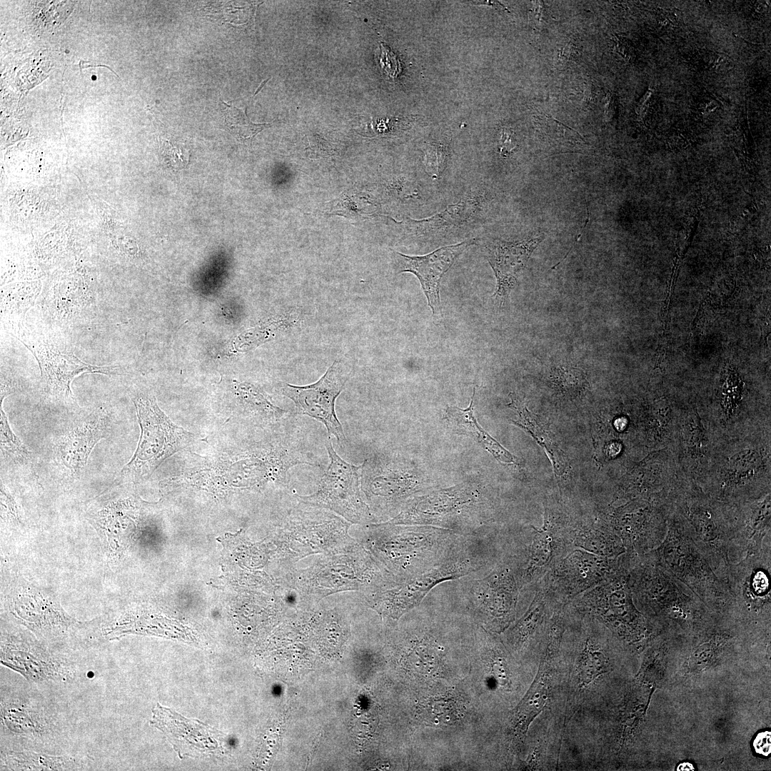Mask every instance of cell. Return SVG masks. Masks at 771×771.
I'll use <instances>...</instances> for the list:
<instances>
[{
  "label": "cell",
  "mask_w": 771,
  "mask_h": 771,
  "mask_svg": "<svg viewBox=\"0 0 771 771\" xmlns=\"http://www.w3.org/2000/svg\"><path fill=\"white\" fill-rule=\"evenodd\" d=\"M369 536L373 558L394 583L423 573L463 552L464 535L431 525L389 523Z\"/></svg>",
  "instance_id": "277c9868"
},
{
  "label": "cell",
  "mask_w": 771,
  "mask_h": 771,
  "mask_svg": "<svg viewBox=\"0 0 771 771\" xmlns=\"http://www.w3.org/2000/svg\"><path fill=\"white\" fill-rule=\"evenodd\" d=\"M350 373L335 361L316 383L307 386L285 383L283 395L295 404L296 413L322 423L329 435H333L340 445L346 443L343 426L335 410L336 398L341 393Z\"/></svg>",
  "instance_id": "ac0fdd59"
},
{
  "label": "cell",
  "mask_w": 771,
  "mask_h": 771,
  "mask_svg": "<svg viewBox=\"0 0 771 771\" xmlns=\"http://www.w3.org/2000/svg\"><path fill=\"white\" fill-rule=\"evenodd\" d=\"M570 545L597 555L615 558L626 552L620 538L603 520L575 522L570 531Z\"/></svg>",
  "instance_id": "4316f807"
},
{
  "label": "cell",
  "mask_w": 771,
  "mask_h": 771,
  "mask_svg": "<svg viewBox=\"0 0 771 771\" xmlns=\"http://www.w3.org/2000/svg\"><path fill=\"white\" fill-rule=\"evenodd\" d=\"M0 402V443L1 455L19 465H26L31 460L32 453L14 434Z\"/></svg>",
  "instance_id": "d6a6232c"
},
{
  "label": "cell",
  "mask_w": 771,
  "mask_h": 771,
  "mask_svg": "<svg viewBox=\"0 0 771 771\" xmlns=\"http://www.w3.org/2000/svg\"><path fill=\"white\" fill-rule=\"evenodd\" d=\"M628 570L625 569L578 595L566 603L568 608L576 615L600 618L626 640L642 638L649 626L635 604L628 583Z\"/></svg>",
  "instance_id": "30bf717a"
},
{
  "label": "cell",
  "mask_w": 771,
  "mask_h": 771,
  "mask_svg": "<svg viewBox=\"0 0 771 771\" xmlns=\"http://www.w3.org/2000/svg\"><path fill=\"white\" fill-rule=\"evenodd\" d=\"M606 100H607V101H606V104H605V112L606 114V116H609L610 114H612L615 111V99L611 95H608V99Z\"/></svg>",
  "instance_id": "ee69618b"
},
{
  "label": "cell",
  "mask_w": 771,
  "mask_h": 771,
  "mask_svg": "<svg viewBox=\"0 0 771 771\" xmlns=\"http://www.w3.org/2000/svg\"><path fill=\"white\" fill-rule=\"evenodd\" d=\"M628 583L635 605L654 616L689 620L707 607L691 590L661 567L651 551L633 554Z\"/></svg>",
  "instance_id": "ba28073f"
},
{
  "label": "cell",
  "mask_w": 771,
  "mask_h": 771,
  "mask_svg": "<svg viewBox=\"0 0 771 771\" xmlns=\"http://www.w3.org/2000/svg\"><path fill=\"white\" fill-rule=\"evenodd\" d=\"M574 523L563 513L545 505L542 526L529 525L527 533L513 539L510 549L502 559L512 569L520 591L535 589L549 570L573 550L570 531Z\"/></svg>",
  "instance_id": "8992f818"
},
{
  "label": "cell",
  "mask_w": 771,
  "mask_h": 771,
  "mask_svg": "<svg viewBox=\"0 0 771 771\" xmlns=\"http://www.w3.org/2000/svg\"><path fill=\"white\" fill-rule=\"evenodd\" d=\"M532 14L534 23L540 26L545 20V9L543 1H535L531 2Z\"/></svg>",
  "instance_id": "b9f144b4"
},
{
  "label": "cell",
  "mask_w": 771,
  "mask_h": 771,
  "mask_svg": "<svg viewBox=\"0 0 771 771\" xmlns=\"http://www.w3.org/2000/svg\"><path fill=\"white\" fill-rule=\"evenodd\" d=\"M482 565V561L463 551L423 573L369 594L368 600L381 616L398 619L417 607L437 585L466 576Z\"/></svg>",
  "instance_id": "7c38bea8"
},
{
  "label": "cell",
  "mask_w": 771,
  "mask_h": 771,
  "mask_svg": "<svg viewBox=\"0 0 771 771\" xmlns=\"http://www.w3.org/2000/svg\"><path fill=\"white\" fill-rule=\"evenodd\" d=\"M615 49L625 59H629L631 58L632 49H630V44L626 39L616 37L615 41Z\"/></svg>",
  "instance_id": "7bdbcfd3"
},
{
  "label": "cell",
  "mask_w": 771,
  "mask_h": 771,
  "mask_svg": "<svg viewBox=\"0 0 771 771\" xmlns=\"http://www.w3.org/2000/svg\"><path fill=\"white\" fill-rule=\"evenodd\" d=\"M770 551L768 535L759 553L747 555L732 566L727 585L734 608L757 616L770 613Z\"/></svg>",
  "instance_id": "d6986e66"
},
{
  "label": "cell",
  "mask_w": 771,
  "mask_h": 771,
  "mask_svg": "<svg viewBox=\"0 0 771 771\" xmlns=\"http://www.w3.org/2000/svg\"><path fill=\"white\" fill-rule=\"evenodd\" d=\"M475 241V238L466 240L424 256H408L393 251L398 258L399 272H410L418 278L433 315L441 313L440 285L443 276L455 259Z\"/></svg>",
  "instance_id": "44dd1931"
},
{
  "label": "cell",
  "mask_w": 771,
  "mask_h": 771,
  "mask_svg": "<svg viewBox=\"0 0 771 771\" xmlns=\"http://www.w3.org/2000/svg\"><path fill=\"white\" fill-rule=\"evenodd\" d=\"M110 429L111 417L106 408H94L76 420L60 438L55 448L57 462L71 475H80L94 448L108 437Z\"/></svg>",
  "instance_id": "ffe728a7"
},
{
  "label": "cell",
  "mask_w": 771,
  "mask_h": 771,
  "mask_svg": "<svg viewBox=\"0 0 771 771\" xmlns=\"http://www.w3.org/2000/svg\"><path fill=\"white\" fill-rule=\"evenodd\" d=\"M328 205L329 213L342 216L353 221V223L371 215L366 211V208L371 203L353 191H348L341 193L337 198L330 201Z\"/></svg>",
  "instance_id": "e575fe53"
},
{
  "label": "cell",
  "mask_w": 771,
  "mask_h": 771,
  "mask_svg": "<svg viewBox=\"0 0 771 771\" xmlns=\"http://www.w3.org/2000/svg\"><path fill=\"white\" fill-rule=\"evenodd\" d=\"M753 747L757 753L763 756H768L771 752L770 732H760L753 741Z\"/></svg>",
  "instance_id": "60d3db41"
},
{
  "label": "cell",
  "mask_w": 771,
  "mask_h": 771,
  "mask_svg": "<svg viewBox=\"0 0 771 771\" xmlns=\"http://www.w3.org/2000/svg\"><path fill=\"white\" fill-rule=\"evenodd\" d=\"M22 389V386L13 374L1 368V389L0 402H4L6 397L11 394L19 392Z\"/></svg>",
  "instance_id": "74e56055"
},
{
  "label": "cell",
  "mask_w": 771,
  "mask_h": 771,
  "mask_svg": "<svg viewBox=\"0 0 771 771\" xmlns=\"http://www.w3.org/2000/svg\"><path fill=\"white\" fill-rule=\"evenodd\" d=\"M225 126L227 130L240 142L251 143L257 133L271 125V123H254L250 120L246 109L220 101Z\"/></svg>",
  "instance_id": "4dcf8cb0"
},
{
  "label": "cell",
  "mask_w": 771,
  "mask_h": 771,
  "mask_svg": "<svg viewBox=\"0 0 771 771\" xmlns=\"http://www.w3.org/2000/svg\"><path fill=\"white\" fill-rule=\"evenodd\" d=\"M167 151L169 163L175 169H181L186 166L188 156L186 154V151L181 146H173L169 143Z\"/></svg>",
  "instance_id": "f35d334b"
},
{
  "label": "cell",
  "mask_w": 771,
  "mask_h": 771,
  "mask_svg": "<svg viewBox=\"0 0 771 771\" xmlns=\"http://www.w3.org/2000/svg\"><path fill=\"white\" fill-rule=\"evenodd\" d=\"M325 445L329 463L320 479L318 489L311 495L299 498L307 504L331 510L352 523L369 522L373 515L361 494L362 465H355L341 458L330 438Z\"/></svg>",
  "instance_id": "4fadbf2b"
},
{
  "label": "cell",
  "mask_w": 771,
  "mask_h": 771,
  "mask_svg": "<svg viewBox=\"0 0 771 771\" xmlns=\"http://www.w3.org/2000/svg\"><path fill=\"white\" fill-rule=\"evenodd\" d=\"M672 506L670 495L640 499L618 508L604 521L620 538L626 551L640 555L655 550L664 540Z\"/></svg>",
  "instance_id": "2e32d148"
},
{
  "label": "cell",
  "mask_w": 771,
  "mask_h": 771,
  "mask_svg": "<svg viewBox=\"0 0 771 771\" xmlns=\"http://www.w3.org/2000/svg\"><path fill=\"white\" fill-rule=\"evenodd\" d=\"M737 505V522L746 556L759 553L771 530V492Z\"/></svg>",
  "instance_id": "d4e9b609"
},
{
  "label": "cell",
  "mask_w": 771,
  "mask_h": 771,
  "mask_svg": "<svg viewBox=\"0 0 771 771\" xmlns=\"http://www.w3.org/2000/svg\"><path fill=\"white\" fill-rule=\"evenodd\" d=\"M471 198L462 199L455 204L448 206L440 213L426 219L416 221L415 223L419 228L423 226L426 231L444 229L461 223L468 219L475 211L477 202Z\"/></svg>",
  "instance_id": "1f68e13d"
},
{
  "label": "cell",
  "mask_w": 771,
  "mask_h": 771,
  "mask_svg": "<svg viewBox=\"0 0 771 771\" xmlns=\"http://www.w3.org/2000/svg\"><path fill=\"white\" fill-rule=\"evenodd\" d=\"M150 724L163 732L180 755L185 752H203L213 750L218 744L214 731L204 724L188 720L157 703L153 708Z\"/></svg>",
  "instance_id": "7402d4cb"
},
{
  "label": "cell",
  "mask_w": 771,
  "mask_h": 771,
  "mask_svg": "<svg viewBox=\"0 0 771 771\" xmlns=\"http://www.w3.org/2000/svg\"><path fill=\"white\" fill-rule=\"evenodd\" d=\"M717 441L702 405L695 403L678 405L670 450L680 475L701 488Z\"/></svg>",
  "instance_id": "9a60e30c"
},
{
  "label": "cell",
  "mask_w": 771,
  "mask_h": 771,
  "mask_svg": "<svg viewBox=\"0 0 771 771\" xmlns=\"http://www.w3.org/2000/svg\"><path fill=\"white\" fill-rule=\"evenodd\" d=\"M96 295L84 287L54 288L42 298V311L49 322L71 327L94 316Z\"/></svg>",
  "instance_id": "603a6c76"
},
{
  "label": "cell",
  "mask_w": 771,
  "mask_h": 771,
  "mask_svg": "<svg viewBox=\"0 0 771 771\" xmlns=\"http://www.w3.org/2000/svg\"><path fill=\"white\" fill-rule=\"evenodd\" d=\"M466 596L483 624L502 631L515 619L520 589L512 569L501 558L487 575L470 583Z\"/></svg>",
  "instance_id": "e0dca14e"
},
{
  "label": "cell",
  "mask_w": 771,
  "mask_h": 771,
  "mask_svg": "<svg viewBox=\"0 0 771 771\" xmlns=\"http://www.w3.org/2000/svg\"><path fill=\"white\" fill-rule=\"evenodd\" d=\"M94 760L71 753L52 754L30 750H1V771L88 770Z\"/></svg>",
  "instance_id": "cb8c5ba5"
},
{
  "label": "cell",
  "mask_w": 771,
  "mask_h": 771,
  "mask_svg": "<svg viewBox=\"0 0 771 771\" xmlns=\"http://www.w3.org/2000/svg\"><path fill=\"white\" fill-rule=\"evenodd\" d=\"M580 55V49L573 42H568L561 49L558 54V64L560 68L567 67L578 59Z\"/></svg>",
  "instance_id": "ab89813d"
},
{
  "label": "cell",
  "mask_w": 771,
  "mask_h": 771,
  "mask_svg": "<svg viewBox=\"0 0 771 771\" xmlns=\"http://www.w3.org/2000/svg\"><path fill=\"white\" fill-rule=\"evenodd\" d=\"M380 64L384 73L390 78H396L402 68L398 56L383 42H380Z\"/></svg>",
  "instance_id": "8d00e7d4"
},
{
  "label": "cell",
  "mask_w": 771,
  "mask_h": 771,
  "mask_svg": "<svg viewBox=\"0 0 771 771\" xmlns=\"http://www.w3.org/2000/svg\"><path fill=\"white\" fill-rule=\"evenodd\" d=\"M475 396V387L473 388L470 405L467 408L462 409L455 406L447 407L445 419L448 424L456 432L465 434L473 438L498 461L507 464L518 463V458L491 437L478 424L473 410Z\"/></svg>",
  "instance_id": "83f0119b"
},
{
  "label": "cell",
  "mask_w": 771,
  "mask_h": 771,
  "mask_svg": "<svg viewBox=\"0 0 771 771\" xmlns=\"http://www.w3.org/2000/svg\"><path fill=\"white\" fill-rule=\"evenodd\" d=\"M670 498L695 544L727 588L732 566L746 557L738 526L737 505L712 497L680 474Z\"/></svg>",
  "instance_id": "6da1fadb"
},
{
  "label": "cell",
  "mask_w": 771,
  "mask_h": 771,
  "mask_svg": "<svg viewBox=\"0 0 771 771\" xmlns=\"http://www.w3.org/2000/svg\"><path fill=\"white\" fill-rule=\"evenodd\" d=\"M238 392L248 410L263 419L277 420L286 413V410L275 405L261 390L251 384H241Z\"/></svg>",
  "instance_id": "836d02e7"
},
{
  "label": "cell",
  "mask_w": 771,
  "mask_h": 771,
  "mask_svg": "<svg viewBox=\"0 0 771 771\" xmlns=\"http://www.w3.org/2000/svg\"><path fill=\"white\" fill-rule=\"evenodd\" d=\"M40 290L39 283H19L1 288V323L4 328L17 339L28 332L25 316L34 306Z\"/></svg>",
  "instance_id": "484cf974"
},
{
  "label": "cell",
  "mask_w": 771,
  "mask_h": 771,
  "mask_svg": "<svg viewBox=\"0 0 771 771\" xmlns=\"http://www.w3.org/2000/svg\"><path fill=\"white\" fill-rule=\"evenodd\" d=\"M18 340L38 362L43 398L53 405L67 409L76 407L71 384L81 374L100 373L112 376L121 373L116 366H98L86 363L72 353L61 351L50 339L43 336H32L27 332Z\"/></svg>",
  "instance_id": "8fae6325"
},
{
  "label": "cell",
  "mask_w": 771,
  "mask_h": 771,
  "mask_svg": "<svg viewBox=\"0 0 771 771\" xmlns=\"http://www.w3.org/2000/svg\"><path fill=\"white\" fill-rule=\"evenodd\" d=\"M632 553L610 558L573 548L543 577L548 589L562 604L629 568Z\"/></svg>",
  "instance_id": "5bb4252c"
},
{
  "label": "cell",
  "mask_w": 771,
  "mask_h": 771,
  "mask_svg": "<svg viewBox=\"0 0 771 771\" xmlns=\"http://www.w3.org/2000/svg\"><path fill=\"white\" fill-rule=\"evenodd\" d=\"M73 730L71 717L45 692L1 686V750L69 753Z\"/></svg>",
  "instance_id": "7a4b0ae2"
},
{
  "label": "cell",
  "mask_w": 771,
  "mask_h": 771,
  "mask_svg": "<svg viewBox=\"0 0 771 771\" xmlns=\"http://www.w3.org/2000/svg\"><path fill=\"white\" fill-rule=\"evenodd\" d=\"M0 662L45 692L70 685L81 676L79 658L21 633H1Z\"/></svg>",
  "instance_id": "52a82bcc"
},
{
  "label": "cell",
  "mask_w": 771,
  "mask_h": 771,
  "mask_svg": "<svg viewBox=\"0 0 771 771\" xmlns=\"http://www.w3.org/2000/svg\"><path fill=\"white\" fill-rule=\"evenodd\" d=\"M771 429L717 441L701 488L740 505L771 492Z\"/></svg>",
  "instance_id": "3957f363"
},
{
  "label": "cell",
  "mask_w": 771,
  "mask_h": 771,
  "mask_svg": "<svg viewBox=\"0 0 771 771\" xmlns=\"http://www.w3.org/2000/svg\"><path fill=\"white\" fill-rule=\"evenodd\" d=\"M446 153L440 144L428 145L424 153V164L427 172L433 177H439L445 169Z\"/></svg>",
  "instance_id": "d590c367"
},
{
  "label": "cell",
  "mask_w": 771,
  "mask_h": 771,
  "mask_svg": "<svg viewBox=\"0 0 771 771\" xmlns=\"http://www.w3.org/2000/svg\"><path fill=\"white\" fill-rule=\"evenodd\" d=\"M133 402L141 435L136 450L121 475L140 481L149 478L165 459L186 446L192 435L169 419L153 395L140 393Z\"/></svg>",
  "instance_id": "9c48e42d"
},
{
  "label": "cell",
  "mask_w": 771,
  "mask_h": 771,
  "mask_svg": "<svg viewBox=\"0 0 771 771\" xmlns=\"http://www.w3.org/2000/svg\"><path fill=\"white\" fill-rule=\"evenodd\" d=\"M665 538L651 550L657 563L685 585L712 609L733 608L732 598L691 538L684 519L674 509L668 518Z\"/></svg>",
  "instance_id": "5b68a950"
},
{
  "label": "cell",
  "mask_w": 771,
  "mask_h": 771,
  "mask_svg": "<svg viewBox=\"0 0 771 771\" xmlns=\"http://www.w3.org/2000/svg\"><path fill=\"white\" fill-rule=\"evenodd\" d=\"M548 697V684L544 676L533 682L521 703L515 717L513 727L519 735H525L534 718L542 711Z\"/></svg>",
  "instance_id": "f546056e"
},
{
  "label": "cell",
  "mask_w": 771,
  "mask_h": 771,
  "mask_svg": "<svg viewBox=\"0 0 771 771\" xmlns=\"http://www.w3.org/2000/svg\"><path fill=\"white\" fill-rule=\"evenodd\" d=\"M695 770L694 766L690 762H682V763L680 764L677 767V770H683V771L684 770H688V771H690V770Z\"/></svg>",
  "instance_id": "f6af8a7d"
},
{
  "label": "cell",
  "mask_w": 771,
  "mask_h": 771,
  "mask_svg": "<svg viewBox=\"0 0 771 771\" xmlns=\"http://www.w3.org/2000/svg\"><path fill=\"white\" fill-rule=\"evenodd\" d=\"M510 402L507 405L516 410L518 418L512 420L513 423L528 433L542 446L548 455L555 473L561 476L566 471V461L564 455L558 445L551 438L550 433L543 425L537 420L535 416L528 409L525 400L513 393H510Z\"/></svg>",
  "instance_id": "f1b7e54d"
}]
</instances>
